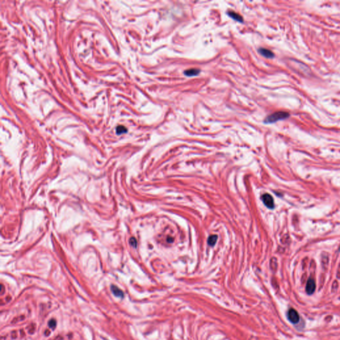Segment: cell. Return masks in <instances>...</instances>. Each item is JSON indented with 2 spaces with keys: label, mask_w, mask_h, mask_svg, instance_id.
Here are the masks:
<instances>
[{
  "label": "cell",
  "mask_w": 340,
  "mask_h": 340,
  "mask_svg": "<svg viewBox=\"0 0 340 340\" xmlns=\"http://www.w3.org/2000/svg\"><path fill=\"white\" fill-rule=\"evenodd\" d=\"M290 116L288 112H283V111H279V112H274L273 114L269 115L267 116L264 120V123L266 124H270L274 123L278 120H284L288 118Z\"/></svg>",
  "instance_id": "6da1fadb"
},
{
  "label": "cell",
  "mask_w": 340,
  "mask_h": 340,
  "mask_svg": "<svg viewBox=\"0 0 340 340\" xmlns=\"http://www.w3.org/2000/svg\"><path fill=\"white\" fill-rule=\"evenodd\" d=\"M287 317L288 320L290 321L291 323L294 324H296L299 322L300 321V316L298 312L294 308H291L288 310L287 314Z\"/></svg>",
  "instance_id": "7a4b0ae2"
},
{
  "label": "cell",
  "mask_w": 340,
  "mask_h": 340,
  "mask_svg": "<svg viewBox=\"0 0 340 340\" xmlns=\"http://www.w3.org/2000/svg\"><path fill=\"white\" fill-rule=\"evenodd\" d=\"M262 199L264 205L269 209H273L274 207V199L270 195L265 193L262 196Z\"/></svg>",
  "instance_id": "3957f363"
},
{
  "label": "cell",
  "mask_w": 340,
  "mask_h": 340,
  "mask_svg": "<svg viewBox=\"0 0 340 340\" xmlns=\"http://www.w3.org/2000/svg\"><path fill=\"white\" fill-rule=\"evenodd\" d=\"M316 286L315 280L312 278H310L308 280L306 286V290L308 295H312V294H314L315 290H316Z\"/></svg>",
  "instance_id": "277c9868"
},
{
  "label": "cell",
  "mask_w": 340,
  "mask_h": 340,
  "mask_svg": "<svg viewBox=\"0 0 340 340\" xmlns=\"http://www.w3.org/2000/svg\"><path fill=\"white\" fill-rule=\"evenodd\" d=\"M258 52H259V53L260 54V55L264 56V57H266V58L272 59L274 56V54L270 51V50H269V49H264V48H260L259 49H258Z\"/></svg>",
  "instance_id": "5b68a950"
},
{
  "label": "cell",
  "mask_w": 340,
  "mask_h": 340,
  "mask_svg": "<svg viewBox=\"0 0 340 340\" xmlns=\"http://www.w3.org/2000/svg\"><path fill=\"white\" fill-rule=\"evenodd\" d=\"M227 14L229 15L231 18H233V19L236 20V21H237L241 22V23L243 22V18H242L241 15H239V13L235 12V11H229V12H227Z\"/></svg>",
  "instance_id": "8992f818"
},
{
  "label": "cell",
  "mask_w": 340,
  "mask_h": 340,
  "mask_svg": "<svg viewBox=\"0 0 340 340\" xmlns=\"http://www.w3.org/2000/svg\"><path fill=\"white\" fill-rule=\"evenodd\" d=\"M201 71L198 69H187L184 71V74L187 76H198L199 73H200Z\"/></svg>",
  "instance_id": "52a82bcc"
},
{
  "label": "cell",
  "mask_w": 340,
  "mask_h": 340,
  "mask_svg": "<svg viewBox=\"0 0 340 340\" xmlns=\"http://www.w3.org/2000/svg\"><path fill=\"white\" fill-rule=\"evenodd\" d=\"M111 290H112V293L114 294V295L116 296V297H120V298H122V297L124 296L123 292H122L121 290L119 288H118L117 286H116L112 285V286H111Z\"/></svg>",
  "instance_id": "ba28073f"
},
{
  "label": "cell",
  "mask_w": 340,
  "mask_h": 340,
  "mask_svg": "<svg viewBox=\"0 0 340 340\" xmlns=\"http://www.w3.org/2000/svg\"><path fill=\"white\" fill-rule=\"evenodd\" d=\"M217 240V235H211V236L209 237V239L207 240V242H208V244H209L211 246H213L214 244H215V242H216Z\"/></svg>",
  "instance_id": "9c48e42d"
},
{
  "label": "cell",
  "mask_w": 340,
  "mask_h": 340,
  "mask_svg": "<svg viewBox=\"0 0 340 340\" xmlns=\"http://www.w3.org/2000/svg\"><path fill=\"white\" fill-rule=\"evenodd\" d=\"M127 132V129L124 126H118L116 127V134H122Z\"/></svg>",
  "instance_id": "30bf717a"
},
{
  "label": "cell",
  "mask_w": 340,
  "mask_h": 340,
  "mask_svg": "<svg viewBox=\"0 0 340 340\" xmlns=\"http://www.w3.org/2000/svg\"><path fill=\"white\" fill-rule=\"evenodd\" d=\"M49 326L50 328H52V329H55L56 326V322L55 319H51V320H50L49 322Z\"/></svg>",
  "instance_id": "8fae6325"
},
{
  "label": "cell",
  "mask_w": 340,
  "mask_h": 340,
  "mask_svg": "<svg viewBox=\"0 0 340 340\" xmlns=\"http://www.w3.org/2000/svg\"><path fill=\"white\" fill-rule=\"evenodd\" d=\"M130 244L134 247H136L137 246V242H136V240L134 237H132L131 239H130Z\"/></svg>",
  "instance_id": "7c38bea8"
}]
</instances>
